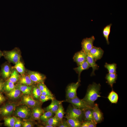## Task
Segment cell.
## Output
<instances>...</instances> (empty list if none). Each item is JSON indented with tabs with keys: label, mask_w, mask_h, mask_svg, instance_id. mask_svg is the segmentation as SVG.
Masks as SVG:
<instances>
[{
	"label": "cell",
	"mask_w": 127,
	"mask_h": 127,
	"mask_svg": "<svg viewBox=\"0 0 127 127\" xmlns=\"http://www.w3.org/2000/svg\"><path fill=\"white\" fill-rule=\"evenodd\" d=\"M101 86L100 84H97L93 82L88 87L86 94L83 99L92 108L95 101L99 97H101L100 91Z\"/></svg>",
	"instance_id": "1"
},
{
	"label": "cell",
	"mask_w": 127,
	"mask_h": 127,
	"mask_svg": "<svg viewBox=\"0 0 127 127\" xmlns=\"http://www.w3.org/2000/svg\"><path fill=\"white\" fill-rule=\"evenodd\" d=\"M3 56L10 63L15 64L20 61L21 57V52L18 47H15L10 51H3Z\"/></svg>",
	"instance_id": "2"
},
{
	"label": "cell",
	"mask_w": 127,
	"mask_h": 127,
	"mask_svg": "<svg viewBox=\"0 0 127 127\" xmlns=\"http://www.w3.org/2000/svg\"><path fill=\"white\" fill-rule=\"evenodd\" d=\"M84 111L77 108L72 105L68 107L66 112V116L78 119L82 122L83 121Z\"/></svg>",
	"instance_id": "3"
},
{
	"label": "cell",
	"mask_w": 127,
	"mask_h": 127,
	"mask_svg": "<svg viewBox=\"0 0 127 127\" xmlns=\"http://www.w3.org/2000/svg\"><path fill=\"white\" fill-rule=\"evenodd\" d=\"M66 101L71 103L73 106L83 111L87 109L92 108L83 99L77 96L72 99H66Z\"/></svg>",
	"instance_id": "4"
},
{
	"label": "cell",
	"mask_w": 127,
	"mask_h": 127,
	"mask_svg": "<svg viewBox=\"0 0 127 127\" xmlns=\"http://www.w3.org/2000/svg\"><path fill=\"white\" fill-rule=\"evenodd\" d=\"M26 72L32 81L36 84L39 83H44L46 78L44 75L37 71L26 69Z\"/></svg>",
	"instance_id": "5"
},
{
	"label": "cell",
	"mask_w": 127,
	"mask_h": 127,
	"mask_svg": "<svg viewBox=\"0 0 127 127\" xmlns=\"http://www.w3.org/2000/svg\"><path fill=\"white\" fill-rule=\"evenodd\" d=\"M79 82L77 81L75 83H72L68 85L66 90V99H70L77 96V90L80 85Z\"/></svg>",
	"instance_id": "6"
},
{
	"label": "cell",
	"mask_w": 127,
	"mask_h": 127,
	"mask_svg": "<svg viewBox=\"0 0 127 127\" xmlns=\"http://www.w3.org/2000/svg\"><path fill=\"white\" fill-rule=\"evenodd\" d=\"M12 68L10 63L6 62L1 66L0 76L6 81L8 79L11 75Z\"/></svg>",
	"instance_id": "7"
},
{
	"label": "cell",
	"mask_w": 127,
	"mask_h": 127,
	"mask_svg": "<svg viewBox=\"0 0 127 127\" xmlns=\"http://www.w3.org/2000/svg\"><path fill=\"white\" fill-rule=\"evenodd\" d=\"M15 111V115L23 119H27L31 115L30 109L26 106H20L17 108Z\"/></svg>",
	"instance_id": "8"
},
{
	"label": "cell",
	"mask_w": 127,
	"mask_h": 127,
	"mask_svg": "<svg viewBox=\"0 0 127 127\" xmlns=\"http://www.w3.org/2000/svg\"><path fill=\"white\" fill-rule=\"evenodd\" d=\"M95 38L93 36L91 37L83 39L81 42V47L83 50L87 54H88L93 46V42Z\"/></svg>",
	"instance_id": "9"
},
{
	"label": "cell",
	"mask_w": 127,
	"mask_h": 127,
	"mask_svg": "<svg viewBox=\"0 0 127 127\" xmlns=\"http://www.w3.org/2000/svg\"><path fill=\"white\" fill-rule=\"evenodd\" d=\"M93 120L97 124L101 122L104 118L103 113L99 109L98 105L95 104L92 108Z\"/></svg>",
	"instance_id": "10"
},
{
	"label": "cell",
	"mask_w": 127,
	"mask_h": 127,
	"mask_svg": "<svg viewBox=\"0 0 127 127\" xmlns=\"http://www.w3.org/2000/svg\"><path fill=\"white\" fill-rule=\"evenodd\" d=\"M22 102L27 106L32 108L40 106V102L35 99L31 96L29 95H26L22 97Z\"/></svg>",
	"instance_id": "11"
},
{
	"label": "cell",
	"mask_w": 127,
	"mask_h": 127,
	"mask_svg": "<svg viewBox=\"0 0 127 127\" xmlns=\"http://www.w3.org/2000/svg\"><path fill=\"white\" fill-rule=\"evenodd\" d=\"M16 106L14 104H6L0 108V114L4 117L9 116L15 111Z\"/></svg>",
	"instance_id": "12"
},
{
	"label": "cell",
	"mask_w": 127,
	"mask_h": 127,
	"mask_svg": "<svg viewBox=\"0 0 127 127\" xmlns=\"http://www.w3.org/2000/svg\"><path fill=\"white\" fill-rule=\"evenodd\" d=\"M104 51L100 47L93 46L90 51L89 54L95 61L101 59L104 53Z\"/></svg>",
	"instance_id": "13"
},
{
	"label": "cell",
	"mask_w": 127,
	"mask_h": 127,
	"mask_svg": "<svg viewBox=\"0 0 127 127\" xmlns=\"http://www.w3.org/2000/svg\"><path fill=\"white\" fill-rule=\"evenodd\" d=\"M87 55V54L82 49L75 54L73 59L78 66L86 60Z\"/></svg>",
	"instance_id": "14"
},
{
	"label": "cell",
	"mask_w": 127,
	"mask_h": 127,
	"mask_svg": "<svg viewBox=\"0 0 127 127\" xmlns=\"http://www.w3.org/2000/svg\"><path fill=\"white\" fill-rule=\"evenodd\" d=\"M64 101H60L55 98L52 100L50 104L44 109V111H49L54 114L55 113L58 109L59 105Z\"/></svg>",
	"instance_id": "15"
},
{
	"label": "cell",
	"mask_w": 127,
	"mask_h": 127,
	"mask_svg": "<svg viewBox=\"0 0 127 127\" xmlns=\"http://www.w3.org/2000/svg\"><path fill=\"white\" fill-rule=\"evenodd\" d=\"M18 83L22 84L32 86L35 84L31 79L26 72L24 74L20 75Z\"/></svg>",
	"instance_id": "16"
},
{
	"label": "cell",
	"mask_w": 127,
	"mask_h": 127,
	"mask_svg": "<svg viewBox=\"0 0 127 127\" xmlns=\"http://www.w3.org/2000/svg\"><path fill=\"white\" fill-rule=\"evenodd\" d=\"M44 111V110L40 106L33 108L31 114L33 119L36 120L40 119V116Z\"/></svg>",
	"instance_id": "17"
},
{
	"label": "cell",
	"mask_w": 127,
	"mask_h": 127,
	"mask_svg": "<svg viewBox=\"0 0 127 127\" xmlns=\"http://www.w3.org/2000/svg\"><path fill=\"white\" fill-rule=\"evenodd\" d=\"M90 67V65L86 60L78 66L77 67L74 69V70L78 74V81L80 82V75L82 72L88 69Z\"/></svg>",
	"instance_id": "18"
},
{
	"label": "cell",
	"mask_w": 127,
	"mask_h": 127,
	"mask_svg": "<svg viewBox=\"0 0 127 127\" xmlns=\"http://www.w3.org/2000/svg\"><path fill=\"white\" fill-rule=\"evenodd\" d=\"M86 61L90 65L91 67L92 68V71L91 74V76L95 75V71L98 70L99 68V66L96 64L93 57L89 54L87 55Z\"/></svg>",
	"instance_id": "19"
},
{
	"label": "cell",
	"mask_w": 127,
	"mask_h": 127,
	"mask_svg": "<svg viewBox=\"0 0 127 127\" xmlns=\"http://www.w3.org/2000/svg\"><path fill=\"white\" fill-rule=\"evenodd\" d=\"M32 86L17 83L15 87L19 89L23 93L26 95H30L31 93L32 87Z\"/></svg>",
	"instance_id": "20"
},
{
	"label": "cell",
	"mask_w": 127,
	"mask_h": 127,
	"mask_svg": "<svg viewBox=\"0 0 127 127\" xmlns=\"http://www.w3.org/2000/svg\"><path fill=\"white\" fill-rule=\"evenodd\" d=\"M117 75L116 73H108L107 74L105 79L107 83L112 88L113 84L116 82Z\"/></svg>",
	"instance_id": "21"
},
{
	"label": "cell",
	"mask_w": 127,
	"mask_h": 127,
	"mask_svg": "<svg viewBox=\"0 0 127 127\" xmlns=\"http://www.w3.org/2000/svg\"><path fill=\"white\" fill-rule=\"evenodd\" d=\"M65 117L70 127H80L82 122L79 120L66 116Z\"/></svg>",
	"instance_id": "22"
},
{
	"label": "cell",
	"mask_w": 127,
	"mask_h": 127,
	"mask_svg": "<svg viewBox=\"0 0 127 127\" xmlns=\"http://www.w3.org/2000/svg\"><path fill=\"white\" fill-rule=\"evenodd\" d=\"M12 67L16 69L20 75L23 74L26 72V69L24 64L20 61L15 64L14 66H12Z\"/></svg>",
	"instance_id": "23"
},
{
	"label": "cell",
	"mask_w": 127,
	"mask_h": 127,
	"mask_svg": "<svg viewBox=\"0 0 127 127\" xmlns=\"http://www.w3.org/2000/svg\"><path fill=\"white\" fill-rule=\"evenodd\" d=\"M16 119V118L13 117H5L4 118V125L9 127H14Z\"/></svg>",
	"instance_id": "24"
},
{
	"label": "cell",
	"mask_w": 127,
	"mask_h": 127,
	"mask_svg": "<svg viewBox=\"0 0 127 127\" xmlns=\"http://www.w3.org/2000/svg\"><path fill=\"white\" fill-rule=\"evenodd\" d=\"M20 74L16 69L12 68L10 76L7 80L14 83H16L19 78Z\"/></svg>",
	"instance_id": "25"
},
{
	"label": "cell",
	"mask_w": 127,
	"mask_h": 127,
	"mask_svg": "<svg viewBox=\"0 0 127 127\" xmlns=\"http://www.w3.org/2000/svg\"><path fill=\"white\" fill-rule=\"evenodd\" d=\"M60 120L54 116L45 122H43L45 125L52 126L53 127H58Z\"/></svg>",
	"instance_id": "26"
},
{
	"label": "cell",
	"mask_w": 127,
	"mask_h": 127,
	"mask_svg": "<svg viewBox=\"0 0 127 127\" xmlns=\"http://www.w3.org/2000/svg\"><path fill=\"white\" fill-rule=\"evenodd\" d=\"M107 98L111 103L116 104L118 102L119 96L117 94L112 90L109 93Z\"/></svg>",
	"instance_id": "27"
},
{
	"label": "cell",
	"mask_w": 127,
	"mask_h": 127,
	"mask_svg": "<svg viewBox=\"0 0 127 127\" xmlns=\"http://www.w3.org/2000/svg\"><path fill=\"white\" fill-rule=\"evenodd\" d=\"M92 120H93L92 108L87 109L84 111L83 118V121Z\"/></svg>",
	"instance_id": "28"
},
{
	"label": "cell",
	"mask_w": 127,
	"mask_h": 127,
	"mask_svg": "<svg viewBox=\"0 0 127 127\" xmlns=\"http://www.w3.org/2000/svg\"><path fill=\"white\" fill-rule=\"evenodd\" d=\"M65 113L62 103L59 105L58 109L55 113L54 116L61 121L63 119Z\"/></svg>",
	"instance_id": "29"
},
{
	"label": "cell",
	"mask_w": 127,
	"mask_h": 127,
	"mask_svg": "<svg viewBox=\"0 0 127 127\" xmlns=\"http://www.w3.org/2000/svg\"><path fill=\"white\" fill-rule=\"evenodd\" d=\"M21 91L17 88L15 87L12 90L9 92L7 95L12 99H16L18 98L20 95Z\"/></svg>",
	"instance_id": "30"
},
{
	"label": "cell",
	"mask_w": 127,
	"mask_h": 127,
	"mask_svg": "<svg viewBox=\"0 0 127 127\" xmlns=\"http://www.w3.org/2000/svg\"><path fill=\"white\" fill-rule=\"evenodd\" d=\"M112 24H111L107 25L104 28L103 30V34L108 44H109L108 37L111 32V27Z\"/></svg>",
	"instance_id": "31"
},
{
	"label": "cell",
	"mask_w": 127,
	"mask_h": 127,
	"mask_svg": "<svg viewBox=\"0 0 127 127\" xmlns=\"http://www.w3.org/2000/svg\"><path fill=\"white\" fill-rule=\"evenodd\" d=\"M104 66L107 69L109 73H116L117 64L115 63L108 64L106 63Z\"/></svg>",
	"instance_id": "32"
},
{
	"label": "cell",
	"mask_w": 127,
	"mask_h": 127,
	"mask_svg": "<svg viewBox=\"0 0 127 127\" xmlns=\"http://www.w3.org/2000/svg\"><path fill=\"white\" fill-rule=\"evenodd\" d=\"M15 87L14 83L7 80L5 82L3 90L6 92H9Z\"/></svg>",
	"instance_id": "33"
},
{
	"label": "cell",
	"mask_w": 127,
	"mask_h": 127,
	"mask_svg": "<svg viewBox=\"0 0 127 127\" xmlns=\"http://www.w3.org/2000/svg\"><path fill=\"white\" fill-rule=\"evenodd\" d=\"M33 85L32 86L31 93L34 98L39 100L40 97L41 95V91L37 85L33 86Z\"/></svg>",
	"instance_id": "34"
},
{
	"label": "cell",
	"mask_w": 127,
	"mask_h": 127,
	"mask_svg": "<svg viewBox=\"0 0 127 127\" xmlns=\"http://www.w3.org/2000/svg\"><path fill=\"white\" fill-rule=\"evenodd\" d=\"M54 113L49 111L44 112L40 117V119L45 122L51 118L53 117Z\"/></svg>",
	"instance_id": "35"
},
{
	"label": "cell",
	"mask_w": 127,
	"mask_h": 127,
	"mask_svg": "<svg viewBox=\"0 0 127 127\" xmlns=\"http://www.w3.org/2000/svg\"><path fill=\"white\" fill-rule=\"evenodd\" d=\"M55 99V98L54 96L44 95H41L40 97L39 100L41 102L43 103L49 100H52Z\"/></svg>",
	"instance_id": "36"
},
{
	"label": "cell",
	"mask_w": 127,
	"mask_h": 127,
	"mask_svg": "<svg viewBox=\"0 0 127 127\" xmlns=\"http://www.w3.org/2000/svg\"><path fill=\"white\" fill-rule=\"evenodd\" d=\"M36 84L37 86L41 91H50L44 84V83H39Z\"/></svg>",
	"instance_id": "37"
},
{
	"label": "cell",
	"mask_w": 127,
	"mask_h": 127,
	"mask_svg": "<svg viewBox=\"0 0 127 127\" xmlns=\"http://www.w3.org/2000/svg\"><path fill=\"white\" fill-rule=\"evenodd\" d=\"M58 127H70L67 120L63 119L60 121Z\"/></svg>",
	"instance_id": "38"
},
{
	"label": "cell",
	"mask_w": 127,
	"mask_h": 127,
	"mask_svg": "<svg viewBox=\"0 0 127 127\" xmlns=\"http://www.w3.org/2000/svg\"><path fill=\"white\" fill-rule=\"evenodd\" d=\"M22 124L23 127H32L33 126V124L32 122L28 121L22 122Z\"/></svg>",
	"instance_id": "39"
},
{
	"label": "cell",
	"mask_w": 127,
	"mask_h": 127,
	"mask_svg": "<svg viewBox=\"0 0 127 127\" xmlns=\"http://www.w3.org/2000/svg\"><path fill=\"white\" fill-rule=\"evenodd\" d=\"M22 122L20 119L18 118H16L15 124L14 127H20L21 126Z\"/></svg>",
	"instance_id": "40"
},
{
	"label": "cell",
	"mask_w": 127,
	"mask_h": 127,
	"mask_svg": "<svg viewBox=\"0 0 127 127\" xmlns=\"http://www.w3.org/2000/svg\"><path fill=\"white\" fill-rule=\"evenodd\" d=\"M41 95H44L54 96L50 91H42Z\"/></svg>",
	"instance_id": "41"
},
{
	"label": "cell",
	"mask_w": 127,
	"mask_h": 127,
	"mask_svg": "<svg viewBox=\"0 0 127 127\" xmlns=\"http://www.w3.org/2000/svg\"><path fill=\"white\" fill-rule=\"evenodd\" d=\"M4 83V80L0 78V92L3 90Z\"/></svg>",
	"instance_id": "42"
},
{
	"label": "cell",
	"mask_w": 127,
	"mask_h": 127,
	"mask_svg": "<svg viewBox=\"0 0 127 127\" xmlns=\"http://www.w3.org/2000/svg\"><path fill=\"white\" fill-rule=\"evenodd\" d=\"M90 121H83L80 127H88Z\"/></svg>",
	"instance_id": "43"
},
{
	"label": "cell",
	"mask_w": 127,
	"mask_h": 127,
	"mask_svg": "<svg viewBox=\"0 0 127 127\" xmlns=\"http://www.w3.org/2000/svg\"><path fill=\"white\" fill-rule=\"evenodd\" d=\"M96 124L93 120L90 121L88 127H95L96 126Z\"/></svg>",
	"instance_id": "44"
},
{
	"label": "cell",
	"mask_w": 127,
	"mask_h": 127,
	"mask_svg": "<svg viewBox=\"0 0 127 127\" xmlns=\"http://www.w3.org/2000/svg\"><path fill=\"white\" fill-rule=\"evenodd\" d=\"M5 100V97L0 92V104L3 103Z\"/></svg>",
	"instance_id": "45"
},
{
	"label": "cell",
	"mask_w": 127,
	"mask_h": 127,
	"mask_svg": "<svg viewBox=\"0 0 127 127\" xmlns=\"http://www.w3.org/2000/svg\"><path fill=\"white\" fill-rule=\"evenodd\" d=\"M2 56H3V52L0 50V59Z\"/></svg>",
	"instance_id": "46"
}]
</instances>
